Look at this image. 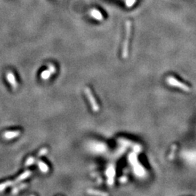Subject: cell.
<instances>
[{"label": "cell", "instance_id": "cell-9", "mask_svg": "<svg viewBox=\"0 0 196 196\" xmlns=\"http://www.w3.org/2000/svg\"><path fill=\"white\" fill-rule=\"evenodd\" d=\"M14 184H15V182H12V181H6L3 183H1L0 184V191H3L5 188H7L8 187L12 186Z\"/></svg>", "mask_w": 196, "mask_h": 196}, {"label": "cell", "instance_id": "cell-2", "mask_svg": "<svg viewBox=\"0 0 196 196\" xmlns=\"http://www.w3.org/2000/svg\"><path fill=\"white\" fill-rule=\"evenodd\" d=\"M166 81V83H167L168 84L170 85V86H174V87H177L179 88V89H181L182 90H183V91L185 92H190V90H191V89H190V87L188 85L182 83L181 81H178L177 78H174V77L173 76L167 77Z\"/></svg>", "mask_w": 196, "mask_h": 196}, {"label": "cell", "instance_id": "cell-3", "mask_svg": "<svg viewBox=\"0 0 196 196\" xmlns=\"http://www.w3.org/2000/svg\"><path fill=\"white\" fill-rule=\"evenodd\" d=\"M84 93L86 96V98L89 100V102L91 105L92 110L94 112H98L100 110V105L97 103L95 97L93 94L92 92L89 87H86L84 89Z\"/></svg>", "mask_w": 196, "mask_h": 196}, {"label": "cell", "instance_id": "cell-1", "mask_svg": "<svg viewBox=\"0 0 196 196\" xmlns=\"http://www.w3.org/2000/svg\"><path fill=\"white\" fill-rule=\"evenodd\" d=\"M131 32H132V23L128 21L126 22V36H125L124 42L123 44L122 48V58L126 59L129 56V41H130Z\"/></svg>", "mask_w": 196, "mask_h": 196}, {"label": "cell", "instance_id": "cell-5", "mask_svg": "<svg viewBox=\"0 0 196 196\" xmlns=\"http://www.w3.org/2000/svg\"><path fill=\"white\" fill-rule=\"evenodd\" d=\"M20 135V131H9L3 134V137L7 140H11Z\"/></svg>", "mask_w": 196, "mask_h": 196}, {"label": "cell", "instance_id": "cell-10", "mask_svg": "<svg viewBox=\"0 0 196 196\" xmlns=\"http://www.w3.org/2000/svg\"><path fill=\"white\" fill-rule=\"evenodd\" d=\"M51 75H52L51 72H50V70L48 69V70H45L42 72V74H41V76H42V78H43V79L47 80L50 78Z\"/></svg>", "mask_w": 196, "mask_h": 196}, {"label": "cell", "instance_id": "cell-16", "mask_svg": "<svg viewBox=\"0 0 196 196\" xmlns=\"http://www.w3.org/2000/svg\"><path fill=\"white\" fill-rule=\"evenodd\" d=\"M48 66H49V70H50V71L51 72L52 74H53V73L55 72V67H54L53 65H52V64H50Z\"/></svg>", "mask_w": 196, "mask_h": 196}, {"label": "cell", "instance_id": "cell-13", "mask_svg": "<svg viewBox=\"0 0 196 196\" xmlns=\"http://www.w3.org/2000/svg\"><path fill=\"white\" fill-rule=\"evenodd\" d=\"M36 162V160L34 157H29L26 161V166H31V165L34 164V163Z\"/></svg>", "mask_w": 196, "mask_h": 196}, {"label": "cell", "instance_id": "cell-4", "mask_svg": "<svg viewBox=\"0 0 196 196\" xmlns=\"http://www.w3.org/2000/svg\"><path fill=\"white\" fill-rule=\"evenodd\" d=\"M7 78L8 82L10 84V85H11L14 89L17 88V86H18V83H17V81H16L15 77L14 74H13L12 72L9 71L7 73Z\"/></svg>", "mask_w": 196, "mask_h": 196}, {"label": "cell", "instance_id": "cell-7", "mask_svg": "<svg viewBox=\"0 0 196 196\" xmlns=\"http://www.w3.org/2000/svg\"><path fill=\"white\" fill-rule=\"evenodd\" d=\"M90 14H91V15L92 16L93 18H95V19L99 20V21H101V20L102 19V13L100 11H98L97 10H96V9L92 10L91 12H90Z\"/></svg>", "mask_w": 196, "mask_h": 196}, {"label": "cell", "instance_id": "cell-11", "mask_svg": "<svg viewBox=\"0 0 196 196\" xmlns=\"http://www.w3.org/2000/svg\"><path fill=\"white\" fill-rule=\"evenodd\" d=\"M26 187H27V185H26V184H21V185H20L19 186L15 187L13 189V194H16V193H18L20 190H23V189H24V188H26Z\"/></svg>", "mask_w": 196, "mask_h": 196}, {"label": "cell", "instance_id": "cell-14", "mask_svg": "<svg viewBox=\"0 0 196 196\" xmlns=\"http://www.w3.org/2000/svg\"><path fill=\"white\" fill-rule=\"evenodd\" d=\"M88 193L89 194H92V195H108V193H103V192H98V191H95V190H88Z\"/></svg>", "mask_w": 196, "mask_h": 196}, {"label": "cell", "instance_id": "cell-12", "mask_svg": "<svg viewBox=\"0 0 196 196\" xmlns=\"http://www.w3.org/2000/svg\"><path fill=\"white\" fill-rule=\"evenodd\" d=\"M176 149H177V145H174L171 147V150L170 153H169V158L170 159H173L174 158V155H175Z\"/></svg>", "mask_w": 196, "mask_h": 196}, {"label": "cell", "instance_id": "cell-15", "mask_svg": "<svg viewBox=\"0 0 196 196\" xmlns=\"http://www.w3.org/2000/svg\"><path fill=\"white\" fill-rule=\"evenodd\" d=\"M47 153H48V150L47 148L41 149L40 151L38 153L37 157H41V156H42V155H46Z\"/></svg>", "mask_w": 196, "mask_h": 196}, {"label": "cell", "instance_id": "cell-6", "mask_svg": "<svg viewBox=\"0 0 196 196\" xmlns=\"http://www.w3.org/2000/svg\"><path fill=\"white\" fill-rule=\"evenodd\" d=\"M31 175V171H26L25 172L22 173L18 178L16 179L15 182V183H18V182H21V181L24 180V179H26L28 178L29 177H30Z\"/></svg>", "mask_w": 196, "mask_h": 196}, {"label": "cell", "instance_id": "cell-8", "mask_svg": "<svg viewBox=\"0 0 196 196\" xmlns=\"http://www.w3.org/2000/svg\"><path fill=\"white\" fill-rule=\"evenodd\" d=\"M37 164H38L39 168L41 171H42L43 173H47L49 171V167H48L46 163H45L44 162H42V161H38L37 162Z\"/></svg>", "mask_w": 196, "mask_h": 196}, {"label": "cell", "instance_id": "cell-17", "mask_svg": "<svg viewBox=\"0 0 196 196\" xmlns=\"http://www.w3.org/2000/svg\"><path fill=\"white\" fill-rule=\"evenodd\" d=\"M134 2H135V0H127L126 1V5H127V6L131 7L134 3Z\"/></svg>", "mask_w": 196, "mask_h": 196}]
</instances>
